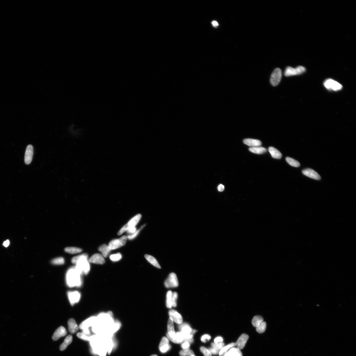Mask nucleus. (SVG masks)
Returning a JSON list of instances; mask_svg holds the SVG:
<instances>
[{"mask_svg":"<svg viewBox=\"0 0 356 356\" xmlns=\"http://www.w3.org/2000/svg\"><path fill=\"white\" fill-rule=\"evenodd\" d=\"M88 257V254H84L80 255L78 258L75 268L80 274L84 273L86 274L90 270V264Z\"/></svg>","mask_w":356,"mask_h":356,"instance_id":"f257e3e1","label":"nucleus"},{"mask_svg":"<svg viewBox=\"0 0 356 356\" xmlns=\"http://www.w3.org/2000/svg\"><path fill=\"white\" fill-rule=\"evenodd\" d=\"M179 328L180 332L184 337V341L189 342L190 343L193 342V337L197 331L191 328L188 324L186 323L181 324L179 326Z\"/></svg>","mask_w":356,"mask_h":356,"instance_id":"f03ea898","label":"nucleus"},{"mask_svg":"<svg viewBox=\"0 0 356 356\" xmlns=\"http://www.w3.org/2000/svg\"><path fill=\"white\" fill-rule=\"evenodd\" d=\"M80 273L76 268H72L69 270L67 275V282L68 285L71 286L79 285L80 283Z\"/></svg>","mask_w":356,"mask_h":356,"instance_id":"7ed1b4c3","label":"nucleus"},{"mask_svg":"<svg viewBox=\"0 0 356 356\" xmlns=\"http://www.w3.org/2000/svg\"><path fill=\"white\" fill-rule=\"evenodd\" d=\"M127 236H123L120 238L113 239L109 242L108 246L111 250L118 249L124 246L127 242Z\"/></svg>","mask_w":356,"mask_h":356,"instance_id":"20e7f679","label":"nucleus"},{"mask_svg":"<svg viewBox=\"0 0 356 356\" xmlns=\"http://www.w3.org/2000/svg\"><path fill=\"white\" fill-rule=\"evenodd\" d=\"M306 71V68L303 66H297L296 68L288 67L286 69L284 75L286 77L292 76L301 74Z\"/></svg>","mask_w":356,"mask_h":356,"instance_id":"39448f33","label":"nucleus"},{"mask_svg":"<svg viewBox=\"0 0 356 356\" xmlns=\"http://www.w3.org/2000/svg\"><path fill=\"white\" fill-rule=\"evenodd\" d=\"M324 87L328 90L337 91L341 90L342 88V85L338 82L332 79H328L324 82Z\"/></svg>","mask_w":356,"mask_h":356,"instance_id":"423d86ee","label":"nucleus"},{"mask_svg":"<svg viewBox=\"0 0 356 356\" xmlns=\"http://www.w3.org/2000/svg\"><path fill=\"white\" fill-rule=\"evenodd\" d=\"M165 287L169 288L178 287V282L177 277L175 273L170 274L164 282Z\"/></svg>","mask_w":356,"mask_h":356,"instance_id":"0eeeda50","label":"nucleus"},{"mask_svg":"<svg viewBox=\"0 0 356 356\" xmlns=\"http://www.w3.org/2000/svg\"><path fill=\"white\" fill-rule=\"evenodd\" d=\"M282 77V72L279 68L275 69L271 76L270 82L274 86L278 85L280 82Z\"/></svg>","mask_w":356,"mask_h":356,"instance_id":"6e6552de","label":"nucleus"},{"mask_svg":"<svg viewBox=\"0 0 356 356\" xmlns=\"http://www.w3.org/2000/svg\"><path fill=\"white\" fill-rule=\"evenodd\" d=\"M170 317L169 318L171 319L174 322L178 324H182L183 318L181 315L177 311L173 309L170 310L169 312Z\"/></svg>","mask_w":356,"mask_h":356,"instance_id":"1a4fd4ad","label":"nucleus"},{"mask_svg":"<svg viewBox=\"0 0 356 356\" xmlns=\"http://www.w3.org/2000/svg\"><path fill=\"white\" fill-rule=\"evenodd\" d=\"M33 153H34V150H33L32 145H28L26 147L25 156H24V162L26 165L30 164L32 162Z\"/></svg>","mask_w":356,"mask_h":356,"instance_id":"9d476101","label":"nucleus"},{"mask_svg":"<svg viewBox=\"0 0 356 356\" xmlns=\"http://www.w3.org/2000/svg\"><path fill=\"white\" fill-rule=\"evenodd\" d=\"M171 348V346L169 345V339L166 337H163L159 347L161 352L163 353H166Z\"/></svg>","mask_w":356,"mask_h":356,"instance_id":"9b49d317","label":"nucleus"},{"mask_svg":"<svg viewBox=\"0 0 356 356\" xmlns=\"http://www.w3.org/2000/svg\"><path fill=\"white\" fill-rule=\"evenodd\" d=\"M249 338V337L248 335L245 334H243L239 337L236 342L235 343L236 346L240 350H242L245 348Z\"/></svg>","mask_w":356,"mask_h":356,"instance_id":"f8f14e48","label":"nucleus"},{"mask_svg":"<svg viewBox=\"0 0 356 356\" xmlns=\"http://www.w3.org/2000/svg\"><path fill=\"white\" fill-rule=\"evenodd\" d=\"M302 173L304 175L314 180H319L321 179V176L317 172L314 170L311 169H306L303 170Z\"/></svg>","mask_w":356,"mask_h":356,"instance_id":"ddd939ff","label":"nucleus"},{"mask_svg":"<svg viewBox=\"0 0 356 356\" xmlns=\"http://www.w3.org/2000/svg\"><path fill=\"white\" fill-rule=\"evenodd\" d=\"M67 334V331L63 326H60L55 330L52 336L54 341H57L60 338L65 336Z\"/></svg>","mask_w":356,"mask_h":356,"instance_id":"4468645a","label":"nucleus"},{"mask_svg":"<svg viewBox=\"0 0 356 356\" xmlns=\"http://www.w3.org/2000/svg\"><path fill=\"white\" fill-rule=\"evenodd\" d=\"M89 263L103 265L105 262L104 257L101 254H96L92 256L89 260Z\"/></svg>","mask_w":356,"mask_h":356,"instance_id":"2eb2a0df","label":"nucleus"},{"mask_svg":"<svg viewBox=\"0 0 356 356\" xmlns=\"http://www.w3.org/2000/svg\"><path fill=\"white\" fill-rule=\"evenodd\" d=\"M168 333L167 336L168 338L169 339L174 336L176 333L174 330V322L169 318L167 324Z\"/></svg>","mask_w":356,"mask_h":356,"instance_id":"dca6fc26","label":"nucleus"},{"mask_svg":"<svg viewBox=\"0 0 356 356\" xmlns=\"http://www.w3.org/2000/svg\"><path fill=\"white\" fill-rule=\"evenodd\" d=\"M68 324L69 331L71 334L76 333L79 330V327L74 319H69L68 322Z\"/></svg>","mask_w":356,"mask_h":356,"instance_id":"f3484780","label":"nucleus"},{"mask_svg":"<svg viewBox=\"0 0 356 356\" xmlns=\"http://www.w3.org/2000/svg\"><path fill=\"white\" fill-rule=\"evenodd\" d=\"M243 142L244 144L251 147H259L261 145V141L254 139L246 138Z\"/></svg>","mask_w":356,"mask_h":356,"instance_id":"a211bd4d","label":"nucleus"},{"mask_svg":"<svg viewBox=\"0 0 356 356\" xmlns=\"http://www.w3.org/2000/svg\"><path fill=\"white\" fill-rule=\"evenodd\" d=\"M68 297L71 304H73L79 301L80 299V293L77 292H69Z\"/></svg>","mask_w":356,"mask_h":356,"instance_id":"6ab92c4d","label":"nucleus"},{"mask_svg":"<svg viewBox=\"0 0 356 356\" xmlns=\"http://www.w3.org/2000/svg\"><path fill=\"white\" fill-rule=\"evenodd\" d=\"M169 339L174 343L179 344L182 343L184 341V338L181 332H178L176 333L173 337Z\"/></svg>","mask_w":356,"mask_h":356,"instance_id":"aec40b11","label":"nucleus"},{"mask_svg":"<svg viewBox=\"0 0 356 356\" xmlns=\"http://www.w3.org/2000/svg\"><path fill=\"white\" fill-rule=\"evenodd\" d=\"M268 151H269L272 158L274 159H280L282 157V154L278 150L273 147H269Z\"/></svg>","mask_w":356,"mask_h":356,"instance_id":"412c9836","label":"nucleus"},{"mask_svg":"<svg viewBox=\"0 0 356 356\" xmlns=\"http://www.w3.org/2000/svg\"><path fill=\"white\" fill-rule=\"evenodd\" d=\"M141 217V215L140 214L136 215L128 222L127 224L129 227H135L140 221Z\"/></svg>","mask_w":356,"mask_h":356,"instance_id":"4be33fe9","label":"nucleus"},{"mask_svg":"<svg viewBox=\"0 0 356 356\" xmlns=\"http://www.w3.org/2000/svg\"><path fill=\"white\" fill-rule=\"evenodd\" d=\"M73 340V338L72 336L71 335H69L67 336L66 339H65L64 341L63 342L60 347V350L61 351H63L65 350L67 348V347L71 343Z\"/></svg>","mask_w":356,"mask_h":356,"instance_id":"5701e85b","label":"nucleus"},{"mask_svg":"<svg viewBox=\"0 0 356 356\" xmlns=\"http://www.w3.org/2000/svg\"><path fill=\"white\" fill-rule=\"evenodd\" d=\"M145 257L147 260L152 265L157 268L159 269L161 268L160 265H159L158 261L155 257L151 255L147 254L145 255Z\"/></svg>","mask_w":356,"mask_h":356,"instance_id":"b1692460","label":"nucleus"},{"mask_svg":"<svg viewBox=\"0 0 356 356\" xmlns=\"http://www.w3.org/2000/svg\"><path fill=\"white\" fill-rule=\"evenodd\" d=\"M98 250L102 253V255L104 257L108 256L111 251L108 246L106 245H103L101 246L98 248Z\"/></svg>","mask_w":356,"mask_h":356,"instance_id":"393cba45","label":"nucleus"},{"mask_svg":"<svg viewBox=\"0 0 356 356\" xmlns=\"http://www.w3.org/2000/svg\"><path fill=\"white\" fill-rule=\"evenodd\" d=\"M249 151L253 153L257 154H262L266 153L267 150L265 148L259 147H251Z\"/></svg>","mask_w":356,"mask_h":356,"instance_id":"a878e982","label":"nucleus"},{"mask_svg":"<svg viewBox=\"0 0 356 356\" xmlns=\"http://www.w3.org/2000/svg\"><path fill=\"white\" fill-rule=\"evenodd\" d=\"M263 322V317L260 315H257L253 318L252 323V325L255 328H257Z\"/></svg>","mask_w":356,"mask_h":356,"instance_id":"bb28decb","label":"nucleus"},{"mask_svg":"<svg viewBox=\"0 0 356 356\" xmlns=\"http://www.w3.org/2000/svg\"><path fill=\"white\" fill-rule=\"evenodd\" d=\"M65 251L70 254H76L81 253L82 250L80 248L75 247H68L64 249Z\"/></svg>","mask_w":356,"mask_h":356,"instance_id":"cd10ccee","label":"nucleus"},{"mask_svg":"<svg viewBox=\"0 0 356 356\" xmlns=\"http://www.w3.org/2000/svg\"><path fill=\"white\" fill-rule=\"evenodd\" d=\"M231 356H243L242 353L240 349L237 348L232 347L228 351Z\"/></svg>","mask_w":356,"mask_h":356,"instance_id":"c85d7f7f","label":"nucleus"},{"mask_svg":"<svg viewBox=\"0 0 356 356\" xmlns=\"http://www.w3.org/2000/svg\"><path fill=\"white\" fill-rule=\"evenodd\" d=\"M235 346H236V343L234 342H232V343L228 345L227 346H224L219 353V356H221L223 355L224 353L227 352L228 350L234 347Z\"/></svg>","mask_w":356,"mask_h":356,"instance_id":"c756f323","label":"nucleus"},{"mask_svg":"<svg viewBox=\"0 0 356 356\" xmlns=\"http://www.w3.org/2000/svg\"><path fill=\"white\" fill-rule=\"evenodd\" d=\"M286 159V162L291 166L295 167H298L300 166V163L298 161L294 159L287 157Z\"/></svg>","mask_w":356,"mask_h":356,"instance_id":"7c9ffc66","label":"nucleus"},{"mask_svg":"<svg viewBox=\"0 0 356 356\" xmlns=\"http://www.w3.org/2000/svg\"><path fill=\"white\" fill-rule=\"evenodd\" d=\"M172 292L171 291H168L166 295V305L167 307L168 308H171L172 307Z\"/></svg>","mask_w":356,"mask_h":356,"instance_id":"2f4dec72","label":"nucleus"},{"mask_svg":"<svg viewBox=\"0 0 356 356\" xmlns=\"http://www.w3.org/2000/svg\"><path fill=\"white\" fill-rule=\"evenodd\" d=\"M180 356H191L195 355L193 351L189 349H183L180 351Z\"/></svg>","mask_w":356,"mask_h":356,"instance_id":"473e14b6","label":"nucleus"},{"mask_svg":"<svg viewBox=\"0 0 356 356\" xmlns=\"http://www.w3.org/2000/svg\"><path fill=\"white\" fill-rule=\"evenodd\" d=\"M51 263L55 265H62L64 264V260L63 257H59L53 259Z\"/></svg>","mask_w":356,"mask_h":356,"instance_id":"72a5a7b5","label":"nucleus"},{"mask_svg":"<svg viewBox=\"0 0 356 356\" xmlns=\"http://www.w3.org/2000/svg\"><path fill=\"white\" fill-rule=\"evenodd\" d=\"M266 328V324L265 322H263L260 325L256 328V331L257 332L259 333H263L265 332Z\"/></svg>","mask_w":356,"mask_h":356,"instance_id":"f704fd0d","label":"nucleus"},{"mask_svg":"<svg viewBox=\"0 0 356 356\" xmlns=\"http://www.w3.org/2000/svg\"><path fill=\"white\" fill-rule=\"evenodd\" d=\"M122 255L120 253L111 255L109 256L111 260L113 261H119L122 258Z\"/></svg>","mask_w":356,"mask_h":356,"instance_id":"c9c22d12","label":"nucleus"},{"mask_svg":"<svg viewBox=\"0 0 356 356\" xmlns=\"http://www.w3.org/2000/svg\"><path fill=\"white\" fill-rule=\"evenodd\" d=\"M178 295L177 293L174 292L172 293V307H176L177 306L176 301L178 298Z\"/></svg>","mask_w":356,"mask_h":356,"instance_id":"e433bc0d","label":"nucleus"},{"mask_svg":"<svg viewBox=\"0 0 356 356\" xmlns=\"http://www.w3.org/2000/svg\"><path fill=\"white\" fill-rule=\"evenodd\" d=\"M225 344L222 342H213L211 344L212 348H214L216 350L220 351L221 350L224 346Z\"/></svg>","mask_w":356,"mask_h":356,"instance_id":"4c0bfd02","label":"nucleus"},{"mask_svg":"<svg viewBox=\"0 0 356 356\" xmlns=\"http://www.w3.org/2000/svg\"><path fill=\"white\" fill-rule=\"evenodd\" d=\"M145 225L142 226L141 227L140 229L136 230V231L134 232V233L128 235V236H127V239H129V240H132V239L135 238L138 236V234L139 233L141 230L142 229L145 227Z\"/></svg>","mask_w":356,"mask_h":356,"instance_id":"58836bf2","label":"nucleus"},{"mask_svg":"<svg viewBox=\"0 0 356 356\" xmlns=\"http://www.w3.org/2000/svg\"><path fill=\"white\" fill-rule=\"evenodd\" d=\"M201 352L203 353L204 356H212V354L210 352L209 349L204 347H201L200 348Z\"/></svg>","mask_w":356,"mask_h":356,"instance_id":"ea45409f","label":"nucleus"},{"mask_svg":"<svg viewBox=\"0 0 356 356\" xmlns=\"http://www.w3.org/2000/svg\"><path fill=\"white\" fill-rule=\"evenodd\" d=\"M211 337L209 334H205L201 338V341L203 342H206L211 339Z\"/></svg>","mask_w":356,"mask_h":356,"instance_id":"a19ab883","label":"nucleus"},{"mask_svg":"<svg viewBox=\"0 0 356 356\" xmlns=\"http://www.w3.org/2000/svg\"><path fill=\"white\" fill-rule=\"evenodd\" d=\"M129 227L128 226V225L127 224H126V225H125L124 226H123V227L121 228V229L120 230V231L118 232V235H121L123 233H124V232H127L128 229Z\"/></svg>","mask_w":356,"mask_h":356,"instance_id":"79ce46f5","label":"nucleus"},{"mask_svg":"<svg viewBox=\"0 0 356 356\" xmlns=\"http://www.w3.org/2000/svg\"><path fill=\"white\" fill-rule=\"evenodd\" d=\"M190 347V343L186 341H183L181 345V347L183 349H189Z\"/></svg>","mask_w":356,"mask_h":356,"instance_id":"37998d69","label":"nucleus"},{"mask_svg":"<svg viewBox=\"0 0 356 356\" xmlns=\"http://www.w3.org/2000/svg\"><path fill=\"white\" fill-rule=\"evenodd\" d=\"M77 336L78 337L80 338L83 340H88L89 337L86 336V335H85L84 333H77Z\"/></svg>","mask_w":356,"mask_h":356,"instance_id":"c03bdc74","label":"nucleus"},{"mask_svg":"<svg viewBox=\"0 0 356 356\" xmlns=\"http://www.w3.org/2000/svg\"><path fill=\"white\" fill-rule=\"evenodd\" d=\"M209 350L211 354L213 355H218L219 354V352H220V351L217 350L216 349L212 347L209 348Z\"/></svg>","mask_w":356,"mask_h":356,"instance_id":"a18cd8bd","label":"nucleus"},{"mask_svg":"<svg viewBox=\"0 0 356 356\" xmlns=\"http://www.w3.org/2000/svg\"><path fill=\"white\" fill-rule=\"evenodd\" d=\"M136 230V227H129L127 232L128 233L132 234L135 232Z\"/></svg>","mask_w":356,"mask_h":356,"instance_id":"49530a36","label":"nucleus"},{"mask_svg":"<svg viewBox=\"0 0 356 356\" xmlns=\"http://www.w3.org/2000/svg\"><path fill=\"white\" fill-rule=\"evenodd\" d=\"M223 339L221 337H217L214 340V341L215 343L218 342H222L223 341Z\"/></svg>","mask_w":356,"mask_h":356,"instance_id":"de8ad7c7","label":"nucleus"},{"mask_svg":"<svg viewBox=\"0 0 356 356\" xmlns=\"http://www.w3.org/2000/svg\"><path fill=\"white\" fill-rule=\"evenodd\" d=\"M225 187L222 184H220L218 186V191L219 192H221L224 191V190Z\"/></svg>","mask_w":356,"mask_h":356,"instance_id":"09e8293b","label":"nucleus"},{"mask_svg":"<svg viewBox=\"0 0 356 356\" xmlns=\"http://www.w3.org/2000/svg\"><path fill=\"white\" fill-rule=\"evenodd\" d=\"M9 244H10L9 241V240H7L6 241L4 242L3 243V245L4 246H5V247H8L9 245Z\"/></svg>","mask_w":356,"mask_h":356,"instance_id":"8fccbe9b","label":"nucleus"},{"mask_svg":"<svg viewBox=\"0 0 356 356\" xmlns=\"http://www.w3.org/2000/svg\"><path fill=\"white\" fill-rule=\"evenodd\" d=\"M212 25L214 27L218 26L219 25L218 23V22L216 21H213L212 22Z\"/></svg>","mask_w":356,"mask_h":356,"instance_id":"3c124183","label":"nucleus"},{"mask_svg":"<svg viewBox=\"0 0 356 356\" xmlns=\"http://www.w3.org/2000/svg\"><path fill=\"white\" fill-rule=\"evenodd\" d=\"M223 356H231L228 351L224 353Z\"/></svg>","mask_w":356,"mask_h":356,"instance_id":"603ef678","label":"nucleus"},{"mask_svg":"<svg viewBox=\"0 0 356 356\" xmlns=\"http://www.w3.org/2000/svg\"><path fill=\"white\" fill-rule=\"evenodd\" d=\"M151 356H158L156 355H152Z\"/></svg>","mask_w":356,"mask_h":356,"instance_id":"864d4df0","label":"nucleus"},{"mask_svg":"<svg viewBox=\"0 0 356 356\" xmlns=\"http://www.w3.org/2000/svg\"><path fill=\"white\" fill-rule=\"evenodd\" d=\"M195 356V355H192V356Z\"/></svg>","mask_w":356,"mask_h":356,"instance_id":"5fc2aeb1","label":"nucleus"}]
</instances>
